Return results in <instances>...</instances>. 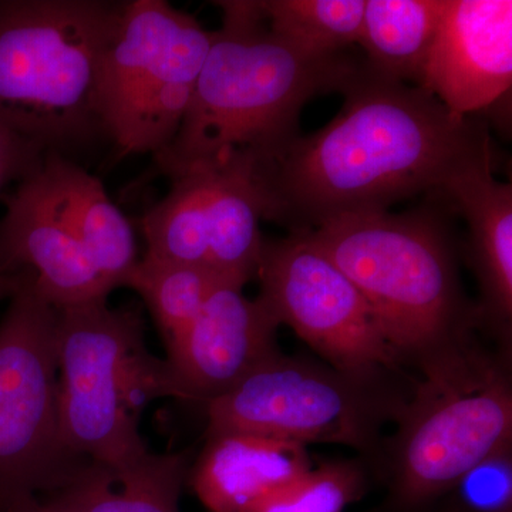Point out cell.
<instances>
[{
    "instance_id": "17",
    "label": "cell",
    "mask_w": 512,
    "mask_h": 512,
    "mask_svg": "<svg viewBox=\"0 0 512 512\" xmlns=\"http://www.w3.org/2000/svg\"><path fill=\"white\" fill-rule=\"evenodd\" d=\"M39 190L82 242L111 291L126 286L138 261L130 221L110 200L99 178L72 158L46 153L30 173Z\"/></svg>"
},
{
    "instance_id": "14",
    "label": "cell",
    "mask_w": 512,
    "mask_h": 512,
    "mask_svg": "<svg viewBox=\"0 0 512 512\" xmlns=\"http://www.w3.org/2000/svg\"><path fill=\"white\" fill-rule=\"evenodd\" d=\"M30 173L3 195L0 272H30L39 292L56 308L107 299L110 286Z\"/></svg>"
},
{
    "instance_id": "26",
    "label": "cell",
    "mask_w": 512,
    "mask_h": 512,
    "mask_svg": "<svg viewBox=\"0 0 512 512\" xmlns=\"http://www.w3.org/2000/svg\"><path fill=\"white\" fill-rule=\"evenodd\" d=\"M5 512H60L56 511L55 508L49 507L46 503H43L39 497L32 498V500L25 501V503L16 505V507L10 508Z\"/></svg>"
},
{
    "instance_id": "16",
    "label": "cell",
    "mask_w": 512,
    "mask_h": 512,
    "mask_svg": "<svg viewBox=\"0 0 512 512\" xmlns=\"http://www.w3.org/2000/svg\"><path fill=\"white\" fill-rule=\"evenodd\" d=\"M308 447L249 433L208 436L188 471L192 491L210 512H247L312 468Z\"/></svg>"
},
{
    "instance_id": "24",
    "label": "cell",
    "mask_w": 512,
    "mask_h": 512,
    "mask_svg": "<svg viewBox=\"0 0 512 512\" xmlns=\"http://www.w3.org/2000/svg\"><path fill=\"white\" fill-rule=\"evenodd\" d=\"M42 157L39 148L30 146L0 124V194L9 184L18 183L35 170Z\"/></svg>"
},
{
    "instance_id": "23",
    "label": "cell",
    "mask_w": 512,
    "mask_h": 512,
    "mask_svg": "<svg viewBox=\"0 0 512 512\" xmlns=\"http://www.w3.org/2000/svg\"><path fill=\"white\" fill-rule=\"evenodd\" d=\"M440 501L443 512H512V441L471 467Z\"/></svg>"
},
{
    "instance_id": "4",
    "label": "cell",
    "mask_w": 512,
    "mask_h": 512,
    "mask_svg": "<svg viewBox=\"0 0 512 512\" xmlns=\"http://www.w3.org/2000/svg\"><path fill=\"white\" fill-rule=\"evenodd\" d=\"M124 5L0 0V124L69 158L104 136L97 83Z\"/></svg>"
},
{
    "instance_id": "8",
    "label": "cell",
    "mask_w": 512,
    "mask_h": 512,
    "mask_svg": "<svg viewBox=\"0 0 512 512\" xmlns=\"http://www.w3.org/2000/svg\"><path fill=\"white\" fill-rule=\"evenodd\" d=\"M214 36L164 0L124 5L97 83L104 136L121 153L154 157L173 141Z\"/></svg>"
},
{
    "instance_id": "19",
    "label": "cell",
    "mask_w": 512,
    "mask_h": 512,
    "mask_svg": "<svg viewBox=\"0 0 512 512\" xmlns=\"http://www.w3.org/2000/svg\"><path fill=\"white\" fill-rule=\"evenodd\" d=\"M447 0H366L362 32L370 73L419 86Z\"/></svg>"
},
{
    "instance_id": "15",
    "label": "cell",
    "mask_w": 512,
    "mask_h": 512,
    "mask_svg": "<svg viewBox=\"0 0 512 512\" xmlns=\"http://www.w3.org/2000/svg\"><path fill=\"white\" fill-rule=\"evenodd\" d=\"M494 153L457 171L433 200L467 221L468 252L480 285L478 318L510 340L512 322V185L494 177Z\"/></svg>"
},
{
    "instance_id": "9",
    "label": "cell",
    "mask_w": 512,
    "mask_h": 512,
    "mask_svg": "<svg viewBox=\"0 0 512 512\" xmlns=\"http://www.w3.org/2000/svg\"><path fill=\"white\" fill-rule=\"evenodd\" d=\"M20 274L0 319V512L52 493L84 463L60 430L57 308Z\"/></svg>"
},
{
    "instance_id": "12",
    "label": "cell",
    "mask_w": 512,
    "mask_h": 512,
    "mask_svg": "<svg viewBox=\"0 0 512 512\" xmlns=\"http://www.w3.org/2000/svg\"><path fill=\"white\" fill-rule=\"evenodd\" d=\"M239 286L215 288L197 320L168 346L170 396L208 404L278 355L279 322Z\"/></svg>"
},
{
    "instance_id": "22",
    "label": "cell",
    "mask_w": 512,
    "mask_h": 512,
    "mask_svg": "<svg viewBox=\"0 0 512 512\" xmlns=\"http://www.w3.org/2000/svg\"><path fill=\"white\" fill-rule=\"evenodd\" d=\"M366 488L367 474L360 461H326L247 512H343L363 497Z\"/></svg>"
},
{
    "instance_id": "18",
    "label": "cell",
    "mask_w": 512,
    "mask_h": 512,
    "mask_svg": "<svg viewBox=\"0 0 512 512\" xmlns=\"http://www.w3.org/2000/svg\"><path fill=\"white\" fill-rule=\"evenodd\" d=\"M188 461L185 453L151 451L123 468L84 461L59 488L39 498L60 512H181Z\"/></svg>"
},
{
    "instance_id": "5",
    "label": "cell",
    "mask_w": 512,
    "mask_h": 512,
    "mask_svg": "<svg viewBox=\"0 0 512 512\" xmlns=\"http://www.w3.org/2000/svg\"><path fill=\"white\" fill-rule=\"evenodd\" d=\"M508 360L505 349L483 348L476 330L420 360L423 379L387 443L390 507L439 503L458 478L512 441Z\"/></svg>"
},
{
    "instance_id": "6",
    "label": "cell",
    "mask_w": 512,
    "mask_h": 512,
    "mask_svg": "<svg viewBox=\"0 0 512 512\" xmlns=\"http://www.w3.org/2000/svg\"><path fill=\"white\" fill-rule=\"evenodd\" d=\"M57 365L62 439L77 460L123 468L146 456L141 409L170 396L165 360L144 346L136 306L107 299L57 308Z\"/></svg>"
},
{
    "instance_id": "2",
    "label": "cell",
    "mask_w": 512,
    "mask_h": 512,
    "mask_svg": "<svg viewBox=\"0 0 512 512\" xmlns=\"http://www.w3.org/2000/svg\"><path fill=\"white\" fill-rule=\"evenodd\" d=\"M222 26L195 84L183 123L154 156L168 180L197 168L256 181L302 136L303 107L343 94L365 69L348 53L322 55L275 35L262 2H217Z\"/></svg>"
},
{
    "instance_id": "21",
    "label": "cell",
    "mask_w": 512,
    "mask_h": 512,
    "mask_svg": "<svg viewBox=\"0 0 512 512\" xmlns=\"http://www.w3.org/2000/svg\"><path fill=\"white\" fill-rule=\"evenodd\" d=\"M275 35L322 55L359 43L366 0H261Z\"/></svg>"
},
{
    "instance_id": "3",
    "label": "cell",
    "mask_w": 512,
    "mask_h": 512,
    "mask_svg": "<svg viewBox=\"0 0 512 512\" xmlns=\"http://www.w3.org/2000/svg\"><path fill=\"white\" fill-rule=\"evenodd\" d=\"M345 215L299 237L328 256L369 303L400 360L419 363L481 328L464 295L443 204Z\"/></svg>"
},
{
    "instance_id": "11",
    "label": "cell",
    "mask_w": 512,
    "mask_h": 512,
    "mask_svg": "<svg viewBox=\"0 0 512 512\" xmlns=\"http://www.w3.org/2000/svg\"><path fill=\"white\" fill-rule=\"evenodd\" d=\"M170 181L167 195L141 218L146 256L201 266L244 288L258 272L264 244L262 202L252 178L197 168Z\"/></svg>"
},
{
    "instance_id": "7",
    "label": "cell",
    "mask_w": 512,
    "mask_h": 512,
    "mask_svg": "<svg viewBox=\"0 0 512 512\" xmlns=\"http://www.w3.org/2000/svg\"><path fill=\"white\" fill-rule=\"evenodd\" d=\"M386 373L345 372L279 352L234 389L205 404L207 437L249 433L372 453L383 427L396 423L409 399L387 382Z\"/></svg>"
},
{
    "instance_id": "1",
    "label": "cell",
    "mask_w": 512,
    "mask_h": 512,
    "mask_svg": "<svg viewBox=\"0 0 512 512\" xmlns=\"http://www.w3.org/2000/svg\"><path fill=\"white\" fill-rule=\"evenodd\" d=\"M343 96L328 126L299 137L256 178L262 220L299 234L333 218L389 211L420 194L434 197L460 168L493 151L483 123L366 66Z\"/></svg>"
},
{
    "instance_id": "10",
    "label": "cell",
    "mask_w": 512,
    "mask_h": 512,
    "mask_svg": "<svg viewBox=\"0 0 512 512\" xmlns=\"http://www.w3.org/2000/svg\"><path fill=\"white\" fill-rule=\"evenodd\" d=\"M256 278L259 301L328 365L372 375L402 362L355 284L299 235L264 239Z\"/></svg>"
},
{
    "instance_id": "25",
    "label": "cell",
    "mask_w": 512,
    "mask_h": 512,
    "mask_svg": "<svg viewBox=\"0 0 512 512\" xmlns=\"http://www.w3.org/2000/svg\"><path fill=\"white\" fill-rule=\"evenodd\" d=\"M20 281H22V274H3L0 272V301L9 299L16 289L19 288Z\"/></svg>"
},
{
    "instance_id": "20",
    "label": "cell",
    "mask_w": 512,
    "mask_h": 512,
    "mask_svg": "<svg viewBox=\"0 0 512 512\" xmlns=\"http://www.w3.org/2000/svg\"><path fill=\"white\" fill-rule=\"evenodd\" d=\"M222 284L225 282L201 266L144 255L126 288L134 289L146 302L168 348L191 328L211 293Z\"/></svg>"
},
{
    "instance_id": "13",
    "label": "cell",
    "mask_w": 512,
    "mask_h": 512,
    "mask_svg": "<svg viewBox=\"0 0 512 512\" xmlns=\"http://www.w3.org/2000/svg\"><path fill=\"white\" fill-rule=\"evenodd\" d=\"M511 84V0H447L419 87L470 117L511 93Z\"/></svg>"
}]
</instances>
